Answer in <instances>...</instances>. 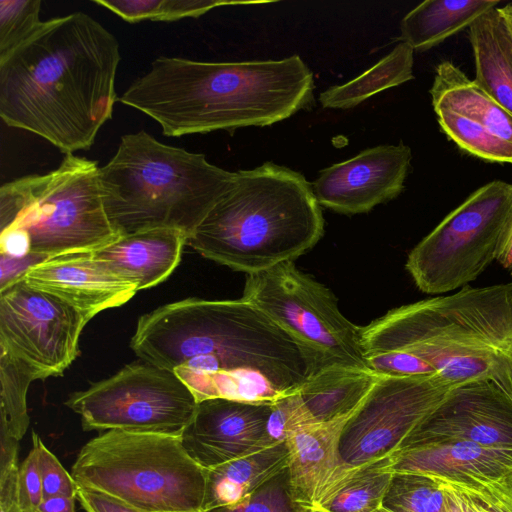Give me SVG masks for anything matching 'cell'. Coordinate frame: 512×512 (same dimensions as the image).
Returning a JSON list of instances; mask_svg holds the SVG:
<instances>
[{
	"mask_svg": "<svg viewBox=\"0 0 512 512\" xmlns=\"http://www.w3.org/2000/svg\"><path fill=\"white\" fill-rule=\"evenodd\" d=\"M360 344L365 360L410 354L452 386L490 380L512 398V281L394 308L361 327Z\"/></svg>",
	"mask_w": 512,
	"mask_h": 512,
	"instance_id": "cell-4",
	"label": "cell"
},
{
	"mask_svg": "<svg viewBox=\"0 0 512 512\" xmlns=\"http://www.w3.org/2000/svg\"><path fill=\"white\" fill-rule=\"evenodd\" d=\"M88 322L69 304L29 286L23 276L0 289V351L36 380L60 376L73 363Z\"/></svg>",
	"mask_w": 512,
	"mask_h": 512,
	"instance_id": "cell-12",
	"label": "cell"
},
{
	"mask_svg": "<svg viewBox=\"0 0 512 512\" xmlns=\"http://www.w3.org/2000/svg\"><path fill=\"white\" fill-rule=\"evenodd\" d=\"M512 227V185L494 180L472 192L409 253L406 269L427 294L466 287L497 260Z\"/></svg>",
	"mask_w": 512,
	"mask_h": 512,
	"instance_id": "cell-9",
	"label": "cell"
},
{
	"mask_svg": "<svg viewBox=\"0 0 512 512\" xmlns=\"http://www.w3.org/2000/svg\"><path fill=\"white\" fill-rule=\"evenodd\" d=\"M130 347L182 379L198 402L274 403L324 363L242 297L187 298L142 315Z\"/></svg>",
	"mask_w": 512,
	"mask_h": 512,
	"instance_id": "cell-1",
	"label": "cell"
},
{
	"mask_svg": "<svg viewBox=\"0 0 512 512\" xmlns=\"http://www.w3.org/2000/svg\"><path fill=\"white\" fill-rule=\"evenodd\" d=\"M497 261L502 265L504 269L512 274V227Z\"/></svg>",
	"mask_w": 512,
	"mask_h": 512,
	"instance_id": "cell-41",
	"label": "cell"
},
{
	"mask_svg": "<svg viewBox=\"0 0 512 512\" xmlns=\"http://www.w3.org/2000/svg\"><path fill=\"white\" fill-rule=\"evenodd\" d=\"M393 469L454 483H464L472 477L497 479L512 469V449L455 439L426 442L396 452Z\"/></svg>",
	"mask_w": 512,
	"mask_h": 512,
	"instance_id": "cell-19",
	"label": "cell"
},
{
	"mask_svg": "<svg viewBox=\"0 0 512 512\" xmlns=\"http://www.w3.org/2000/svg\"><path fill=\"white\" fill-rule=\"evenodd\" d=\"M374 512H391V511H389V510H387V509H385L383 507H380L377 510H375Z\"/></svg>",
	"mask_w": 512,
	"mask_h": 512,
	"instance_id": "cell-44",
	"label": "cell"
},
{
	"mask_svg": "<svg viewBox=\"0 0 512 512\" xmlns=\"http://www.w3.org/2000/svg\"><path fill=\"white\" fill-rule=\"evenodd\" d=\"M22 276L29 286L59 298L88 321L125 304L138 292L132 282L112 272L91 252L45 259Z\"/></svg>",
	"mask_w": 512,
	"mask_h": 512,
	"instance_id": "cell-18",
	"label": "cell"
},
{
	"mask_svg": "<svg viewBox=\"0 0 512 512\" xmlns=\"http://www.w3.org/2000/svg\"><path fill=\"white\" fill-rule=\"evenodd\" d=\"M242 298L317 354L325 366L371 371L360 344L361 327L341 313L328 288L299 271L294 261L247 274Z\"/></svg>",
	"mask_w": 512,
	"mask_h": 512,
	"instance_id": "cell-10",
	"label": "cell"
},
{
	"mask_svg": "<svg viewBox=\"0 0 512 512\" xmlns=\"http://www.w3.org/2000/svg\"><path fill=\"white\" fill-rule=\"evenodd\" d=\"M309 512H325V511L315 508V507H310Z\"/></svg>",
	"mask_w": 512,
	"mask_h": 512,
	"instance_id": "cell-43",
	"label": "cell"
},
{
	"mask_svg": "<svg viewBox=\"0 0 512 512\" xmlns=\"http://www.w3.org/2000/svg\"><path fill=\"white\" fill-rule=\"evenodd\" d=\"M117 38L84 12L43 21L0 60V117L62 153L89 149L111 119Z\"/></svg>",
	"mask_w": 512,
	"mask_h": 512,
	"instance_id": "cell-2",
	"label": "cell"
},
{
	"mask_svg": "<svg viewBox=\"0 0 512 512\" xmlns=\"http://www.w3.org/2000/svg\"><path fill=\"white\" fill-rule=\"evenodd\" d=\"M271 405L227 398L198 402L181 434L185 451L207 470L271 447L266 434Z\"/></svg>",
	"mask_w": 512,
	"mask_h": 512,
	"instance_id": "cell-17",
	"label": "cell"
},
{
	"mask_svg": "<svg viewBox=\"0 0 512 512\" xmlns=\"http://www.w3.org/2000/svg\"><path fill=\"white\" fill-rule=\"evenodd\" d=\"M499 12L505 19L511 33H512V2L506 4L505 6L498 7Z\"/></svg>",
	"mask_w": 512,
	"mask_h": 512,
	"instance_id": "cell-42",
	"label": "cell"
},
{
	"mask_svg": "<svg viewBox=\"0 0 512 512\" xmlns=\"http://www.w3.org/2000/svg\"><path fill=\"white\" fill-rule=\"evenodd\" d=\"M468 36L474 82L512 114V33L498 7L479 17L469 27Z\"/></svg>",
	"mask_w": 512,
	"mask_h": 512,
	"instance_id": "cell-23",
	"label": "cell"
},
{
	"mask_svg": "<svg viewBox=\"0 0 512 512\" xmlns=\"http://www.w3.org/2000/svg\"><path fill=\"white\" fill-rule=\"evenodd\" d=\"M449 439L512 449V398L490 380L459 384L409 435L401 449Z\"/></svg>",
	"mask_w": 512,
	"mask_h": 512,
	"instance_id": "cell-15",
	"label": "cell"
},
{
	"mask_svg": "<svg viewBox=\"0 0 512 512\" xmlns=\"http://www.w3.org/2000/svg\"><path fill=\"white\" fill-rule=\"evenodd\" d=\"M512 185V184H511Z\"/></svg>",
	"mask_w": 512,
	"mask_h": 512,
	"instance_id": "cell-46",
	"label": "cell"
},
{
	"mask_svg": "<svg viewBox=\"0 0 512 512\" xmlns=\"http://www.w3.org/2000/svg\"><path fill=\"white\" fill-rule=\"evenodd\" d=\"M92 2L129 23L198 18L219 6L270 3V1L222 0H93Z\"/></svg>",
	"mask_w": 512,
	"mask_h": 512,
	"instance_id": "cell-28",
	"label": "cell"
},
{
	"mask_svg": "<svg viewBox=\"0 0 512 512\" xmlns=\"http://www.w3.org/2000/svg\"><path fill=\"white\" fill-rule=\"evenodd\" d=\"M499 3V0H426L403 17L399 40L414 51L429 50L469 29Z\"/></svg>",
	"mask_w": 512,
	"mask_h": 512,
	"instance_id": "cell-26",
	"label": "cell"
},
{
	"mask_svg": "<svg viewBox=\"0 0 512 512\" xmlns=\"http://www.w3.org/2000/svg\"><path fill=\"white\" fill-rule=\"evenodd\" d=\"M413 64L414 50L407 43L400 42L389 54L361 75L320 93L319 101L324 108L355 107L381 91L412 80Z\"/></svg>",
	"mask_w": 512,
	"mask_h": 512,
	"instance_id": "cell-27",
	"label": "cell"
},
{
	"mask_svg": "<svg viewBox=\"0 0 512 512\" xmlns=\"http://www.w3.org/2000/svg\"><path fill=\"white\" fill-rule=\"evenodd\" d=\"M40 0H0V60L42 25Z\"/></svg>",
	"mask_w": 512,
	"mask_h": 512,
	"instance_id": "cell-31",
	"label": "cell"
},
{
	"mask_svg": "<svg viewBox=\"0 0 512 512\" xmlns=\"http://www.w3.org/2000/svg\"><path fill=\"white\" fill-rule=\"evenodd\" d=\"M412 153L409 146L380 145L333 164L313 182L318 203L338 213H366L404 189Z\"/></svg>",
	"mask_w": 512,
	"mask_h": 512,
	"instance_id": "cell-16",
	"label": "cell"
},
{
	"mask_svg": "<svg viewBox=\"0 0 512 512\" xmlns=\"http://www.w3.org/2000/svg\"><path fill=\"white\" fill-rule=\"evenodd\" d=\"M71 475L78 487L139 512L202 510L206 470L187 454L181 436L108 430L81 448Z\"/></svg>",
	"mask_w": 512,
	"mask_h": 512,
	"instance_id": "cell-8",
	"label": "cell"
},
{
	"mask_svg": "<svg viewBox=\"0 0 512 512\" xmlns=\"http://www.w3.org/2000/svg\"><path fill=\"white\" fill-rule=\"evenodd\" d=\"M309 509L294 500L285 468L242 501L203 512H309Z\"/></svg>",
	"mask_w": 512,
	"mask_h": 512,
	"instance_id": "cell-32",
	"label": "cell"
},
{
	"mask_svg": "<svg viewBox=\"0 0 512 512\" xmlns=\"http://www.w3.org/2000/svg\"><path fill=\"white\" fill-rule=\"evenodd\" d=\"M313 74L298 55L281 60L204 62L160 56L119 101L168 137L269 126L314 101Z\"/></svg>",
	"mask_w": 512,
	"mask_h": 512,
	"instance_id": "cell-3",
	"label": "cell"
},
{
	"mask_svg": "<svg viewBox=\"0 0 512 512\" xmlns=\"http://www.w3.org/2000/svg\"><path fill=\"white\" fill-rule=\"evenodd\" d=\"M379 377L369 370L327 365L294 394L314 423L327 422L353 413Z\"/></svg>",
	"mask_w": 512,
	"mask_h": 512,
	"instance_id": "cell-22",
	"label": "cell"
},
{
	"mask_svg": "<svg viewBox=\"0 0 512 512\" xmlns=\"http://www.w3.org/2000/svg\"><path fill=\"white\" fill-rule=\"evenodd\" d=\"M198 401L175 373L143 361L72 393L65 405L85 431L120 429L181 436Z\"/></svg>",
	"mask_w": 512,
	"mask_h": 512,
	"instance_id": "cell-11",
	"label": "cell"
},
{
	"mask_svg": "<svg viewBox=\"0 0 512 512\" xmlns=\"http://www.w3.org/2000/svg\"><path fill=\"white\" fill-rule=\"evenodd\" d=\"M353 413L309 425L285 441L290 487L296 502L313 507L325 484L343 464L340 438Z\"/></svg>",
	"mask_w": 512,
	"mask_h": 512,
	"instance_id": "cell-21",
	"label": "cell"
},
{
	"mask_svg": "<svg viewBox=\"0 0 512 512\" xmlns=\"http://www.w3.org/2000/svg\"><path fill=\"white\" fill-rule=\"evenodd\" d=\"M181 512H203L202 510H194V511H181Z\"/></svg>",
	"mask_w": 512,
	"mask_h": 512,
	"instance_id": "cell-45",
	"label": "cell"
},
{
	"mask_svg": "<svg viewBox=\"0 0 512 512\" xmlns=\"http://www.w3.org/2000/svg\"><path fill=\"white\" fill-rule=\"evenodd\" d=\"M312 424L315 423L293 393L272 403L266 426L267 438L273 446L285 442L298 431Z\"/></svg>",
	"mask_w": 512,
	"mask_h": 512,
	"instance_id": "cell-34",
	"label": "cell"
},
{
	"mask_svg": "<svg viewBox=\"0 0 512 512\" xmlns=\"http://www.w3.org/2000/svg\"><path fill=\"white\" fill-rule=\"evenodd\" d=\"M18 492L22 511L35 512L43 500L38 451L35 445L19 467Z\"/></svg>",
	"mask_w": 512,
	"mask_h": 512,
	"instance_id": "cell-36",
	"label": "cell"
},
{
	"mask_svg": "<svg viewBox=\"0 0 512 512\" xmlns=\"http://www.w3.org/2000/svg\"><path fill=\"white\" fill-rule=\"evenodd\" d=\"M289 452L282 442L206 470L202 511L236 504L287 468Z\"/></svg>",
	"mask_w": 512,
	"mask_h": 512,
	"instance_id": "cell-24",
	"label": "cell"
},
{
	"mask_svg": "<svg viewBox=\"0 0 512 512\" xmlns=\"http://www.w3.org/2000/svg\"><path fill=\"white\" fill-rule=\"evenodd\" d=\"M323 233L312 185L301 173L266 162L235 172L232 186L187 244L205 258L252 274L294 261Z\"/></svg>",
	"mask_w": 512,
	"mask_h": 512,
	"instance_id": "cell-5",
	"label": "cell"
},
{
	"mask_svg": "<svg viewBox=\"0 0 512 512\" xmlns=\"http://www.w3.org/2000/svg\"><path fill=\"white\" fill-rule=\"evenodd\" d=\"M34 375L20 362L0 351V427L20 441L30 418L27 412V391Z\"/></svg>",
	"mask_w": 512,
	"mask_h": 512,
	"instance_id": "cell-30",
	"label": "cell"
},
{
	"mask_svg": "<svg viewBox=\"0 0 512 512\" xmlns=\"http://www.w3.org/2000/svg\"><path fill=\"white\" fill-rule=\"evenodd\" d=\"M188 236L174 228H154L119 236L91 252L112 272L139 290L165 281L178 266Z\"/></svg>",
	"mask_w": 512,
	"mask_h": 512,
	"instance_id": "cell-20",
	"label": "cell"
},
{
	"mask_svg": "<svg viewBox=\"0 0 512 512\" xmlns=\"http://www.w3.org/2000/svg\"><path fill=\"white\" fill-rule=\"evenodd\" d=\"M18 463L0 466V512H23L18 492Z\"/></svg>",
	"mask_w": 512,
	"mask_h": 512,
	"instance_id": "cell-38",
	"label": "cell"
},
{
	"mask_svg": "<svg viewBox=\"0 0 512 512\" xmlns=\"http://www.w3.org/2000/svg\"><path fill=\"white\" fill-rule=\"evenodd\" d=\"M33 445L38 451V466L42 481L43 499L54 496L77 497L78 485L58 458L44 445L40 436L32 432Z\"/></svg>",
	"mask_w": 512,
	"mask_h": 512,
	"instance_id": "cell-35",
	"label": "cell"
},
{
	"mask_svg": "<svg viewBox=\"0 0 512 512\" xmlns=\"http://www.w3.org/2000/svg\"><path fill=\"white\" fill-rule=\"evenodd\" d=\"M442 482L445 493L444 512H481L467 493L448 481Z\"/></svg>",
	"mask_w": 512,
	"mask_h": 512,
	"instance_id": "cell-39",
	"label": "cell"
},
{
	"mask_svg": "<svg viewBox=\"0 0 512 512\" xmlns=\"http://www.w3.org/2000/svg\"><path fill=\"white\" fill-rule=\"evenodd\" d=\"M76 499L67 496L44 498L35 512H75Z\"/></svg>",
	"mask_w": 512,
	"mask_h": 512,
	"instance_id": "cell-40",
	"label": "cell"
},
{
	"mask_svg": "<svg viewBox=\"0 0 512 512\" xmlns=\"http://www.w3.org/2000/svg\"><path fill=\"white\" fill-rule=\"evenodd\" d=\"M77 500L86 512H139L104 492L78 487Z\"/></svg>",
	"mask_w": 512,
	"mask_h": 512,
	"instance_id": "cell-37",
	"label": "cell"
},
{
	"mask_svg": "<svg viewBox=\"0 0 512 512\" xmlns=\"http://www.w3.org/2000/svg\"><path fill=\"white\" fill-rule=\"evenodd\" d=\"M450 483L467 493L481 512H512V469L497 479Z\"/></svg>",
	"mask_w": 512,
	"mask_h": 512,
	"instance_id": "cell-33",
	"label": "cell"
},
{
	"mask_svg": "<svg viewBox=\"0 0 512 512\" xmlns=\"http://www.w3.org/2000/svg\"><path fill=\"white\" fill-rule=\"evenodd\" d=\"M96 161L66 154L45 174L0 188V254L14 258L92 252L121 236L103 203Z\"/></svg>",
	"mask_w": 512,
	"mask_h": 512,
	"instance_id": "cell-7",
	"label": "cell"
},
{
	"mask_svg": "<svg viewBox=\"0 0 512 512\" xmlns=\"http://www.w3.org/2000/svg\"><path fill=\"white\" fill-rule=\"evenodd\" d=\"M429 93L441 130L462 151L512 164V114L458 66L440 62Z\"/></svg>",
	"mask_w": 512,
	"mask_h": 512,
	"instance_id": "cell-14",
	"label": "cell"
},
{
	"mask_svg": "<svg viewBox=\"0 0 512 512\" xmlns=\"http://www.w3.org/2000/svg\"><path fill=\"white\" fill-rule=\"evenodd\" d=\"M394 454L357 465L343 464L321 490L313 507L325 512H374L382 507Z\"/></svg>",
	"mask_w": 512,
	"mask_h": 512,
	"instance_id": "cell-25",
	"label": "cell"
},
{
	"mask_svg": "<svg viewBox=\"0 0 512 512\" xmlns=\"http://www.w3.org/2000/svg\"><path fill=\"white\" fill-rule=\"evenodd\" d=\"M235 172L144 130L122 136L99 170L107 216L120 235L174 228L189 236L230 189Z\"/></svg>",
	"mask_w": 512,
	"mask_h": 512,
	"instance_id": "cell-6",
	"label": "cell"
},
{
	"mask_svg": "<svg viewBox=\"0 0 512 512\" xmlns=\"http://www.w3.org/2000/svg\"><path fill=\"white\" fill-rule=\"evenodd\" d=\"M382 507L391 512H444L441 479L416 472H394Z\"/></svg>",
	"mask_w": 512,
	"mask_h": 512,
	"instance_id": "cell-29",
	"label": "cell"
},
{
	"mask_svg": "<svg viewBox=\"0 0 512 512\" xmlns=\"http://www.w3.org/2000/svg\"><path fill=\"white\" fill-rule=\"evenodd\" d=\"M453 387L436 374L380 376L344 426L342 461L357 465L395 454Z\"/></svg>",
	"mask_w": 512,
	"mask_h": 512,
	"instance_id": "cell-13",
	"label": "cell"
}]
</instances>
